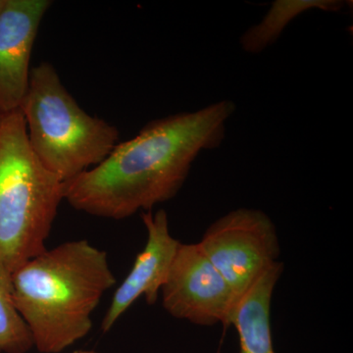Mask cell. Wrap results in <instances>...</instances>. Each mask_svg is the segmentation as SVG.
Listing matches in <instances>:
<instances>
[{
  "label": "cell",
  "instance_id": "3957f363",
  "mask_svg": "<svg viewBox=\"0 0 353 353\" xmlns=\"http://www.w3.org/2000/svg\"><path fill=\"white\" fill-rule=\"evenodd\" d=\"M64 183L43 166L21 109L0 112V263L10 272L46 250Z\"/></svg>",
  "mask_w": 353,
  "mask_h": 353
},
{
  "label": "cell",
  "instance_id": "4fadbf2b",
  "mask_svg": "<svg viewBox=\"0 0 353 353\" xmlns=\"http://www.w3.org/2000/svg\"><path fill=\"white\" fill-rule=\"evenodd\" d=\"M4 0H0V9L2 8V6H3Z\"/></svg>",
  "mask_w": 353,
  "mask_h": 353
},
{
  "label": "cell",
  "instance_id": "8fae6325",
  "mask_svg": "<svg viewBox=\"0 0 353 353\" xmlns=\"http://www.w3.org/2000/svg\"><path fill=\"white\" fill-rule=\"evenodd\" d=\"M32 347L31 331L14 304L12 274L0 263V353H27Z\"/></svg>",
  "mask_w": 353,
  "mask_h": 353
},
{
  "label": "cell",
  "instance_id": "277c9868",
  "mask_svg": "<svg viewBox=\"0 0 353 353\" xmlns=\"http://www.w3.org/2000/svg\"><path fill=\"white\" fill-rule=\"evenodd\" d=\"M20 109L34 154L63 183L103 161L119 141V130L85 112L50 62L32 67Z\"/></svg>",
  "mask_w": 353,
  "mask_h": 353
},
{
  "label": "cell",
  "instance_id": "7c38bea8",
  "mask_svg": "<svg viewBox=\"0 0 353 353\" xmlns=\"http://www.w3.org/2000/svg\"><path fill=\"white\" fill-rule=\"evenodd\" d=\"M73 353H99V352H94V350H78V352H75Z\"/></svg>",
  "mask_w": 353,
  "mask_h": 353
},
{
  "label": "cell",
  "instance_id": "7a4b0ae2",
  "mask_svg": "<svg viewBox=\"0 0 353 353\" xmlns=\"http://www.w3.org/2000/svg\"><path fill=\"white\" fill-rule=\"evenodd\" d=\"M117 283L108 253L85 240L46 250L12 273L13 301L41 353H59L92 329V313Z\"/></svg>",
  "mask_w": 353,
  "mask_h": 353
},
{
  "label": "cell",
  "instance_id": "8992f818",
  "mask_svg": "<svg viewBox=\"0 0 353 353\" xmlns=\"http://www.w3.org/2000/svg\"><path fill=\"white\" fill-rule=\"evenodd\" d=\"M160 294L167 313L197 326H230L239 303L197 243H180Z\"/></svg>",
  "mask_w": 353,
  "mask_h": 353
},
{
  "label": "cell",
  "instance_id": "9c48e42d",
  "mask_svg": "<svg viewBox=\"0 0 353 353\" xmlns=\"http://www.w3.org/2000/svg\"><path fill=\"white\" fill-rule=\"evenodd\" d=\"M283 271L282 262L274 264L236 304L231 325L238 333L241 353H277L272 336L271 306Z\"/></svg>",
  "mask_w": 353,
  "mask_h": 353
},
{
  "label": "cell",
  "instance_id": "5b68a950",
  "mask_svg": "<svg viewBox=\"0 0 353 353\" xmlns=\"http://www.w3.org/2000/svg\"><path fill=\"white\" fill-rule=\"evenodd\" d=\"M197 243L239 301L281 254L277 228L256 208H236L221 216Z\"/></svg>",
  "mask_w": 353,
  "mask_h": 353
},
{
  "label": "cell",
  "instance_id": "52a82bcc",
  "mask_svg": "<svg viewBox=\"0 0 353 353\" xmlns=\"http://www.w3.org/2000/svg\"><path fill=\"white\" fill-rule=\"evenodd\" d=\"M50 0H4L0 9V112L18 110L31 74L32 48Z\"/></svg>",
  "mask_w": 353,
  "mask_h": 353
},
{
  "label": "cell",
  "instance_id": "ba28073f",
  "mask_svg": "<svg viewBox=\"0 0 353 353\" xmlns=\"http://www.w3.org/2000/svg\"><path fill=\"white\" fill-rule=\"evenodd\" d=\"M148 233L145 248L137 255L131 271L117 290L101 322V330L108 333L121 316L145 296L146 303H157L160 292L170 271L180 241L171 234L168 215L163 209L141 213Z\"/></svg>",
  "mask_w": 353,
  "mask_h": 353
},
{
  "label": "cell",
  "instance_id": "30bf717a",
  "mask_svg": "<svg viewBox=\"0 0 353 353\" xmlns=\"http://www.w3.org/2000/svg\"><path fill=\"white\" fill-rule=\"evenodd\" d=\"M345 6L343 0H275L259 24L252 26L240 38L241 48L248 53L259 54L276 43L285 28L306 11L339 12Z\"/></svg>",
  "mask_w": 353,
  "mask_h": 353
},
{
  "label": "cell",
  "instance_id": "6da1fadb",
  "mask_svg": "<svg viewBox=\"0 0 353 353\" xmlns=\"http://www.w3.org/2000/svg\"><path fill=\"white\" fill-rule=\"evenodd\" d=\"M231 99L150 121L134 138L117 143L97 166L64 183V201L97 217L123 220L171 201L185 185L197 157L219 148Z\"/></svg>",
  "mask_w": 353,
  "mask_h": 353
}]
</instances>
